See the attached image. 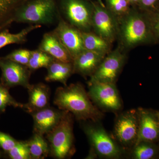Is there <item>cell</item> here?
<instances>
[{
  "mask_svg": "<svg viewBox=\"0 0 159 159\" xmlns=\"http://www.w3.org/2000/svg\"><path fill=\"white\" fill-rule=\"evenodd\" d=\"M159 6V0H140L138 9L145 13H149Z\"/></svg>",
  "mask_w": 159,
  "mask_h": 159,
  "instance_id": "cell-31",
  "label": "cell"
},
{
  "mask_svg": "<svg viewBox=\"0 0 159 159\" xmlns=\"http://www.w3.org/2000/svg\"><path fill=\"white\" fill-rule=\"evenodd\" d=\"M127 1L129 5L131 4H132V5L137 4L139 6V2H140V0H127Z\"/></svg>",
  "mask_w": 159,
  "mask_h": 159,
  "instance_id": "cell-32",
  "label": "cell"
},
{
  "mask_svg": "<svg viewBox=\"0 0 159 159\" xmlns=\"http://www.w3.org/2000/svg\"><path fill=\"white\" fill-rule=\"evenodd\" d=\"M54 60L55 59L48 54L38 48L31 51V56L27 66L31 71L42 68H47Z\"/></svg>",
  "mask_w": 159,
  "mask_h": 159,
  "instance_id": "cell-23",
  "label": "cell"
},
{
  "mask_svg": "<svg viewBox=\"0 0 159 159\" xmlns=\"http://www.w3.org/2000/svg\"><path fill=\"white\" fill-rule=\"evenodd\" d=\"M139 119L138 111L130 110L120 114L114 127V136L124 149L133 148L138 139Z\"/></svg>",
  "mask_w": 159,
  "mask_h": 159,
  "instance_id": "cell-8",
  "label": "cell"
},
{
  "mask_svg": "<svg viewBox=\"0 0 159 159\" xmlns=\"http://www.w3.org/2000/svg\"><path fill=\"white\" fill-rule=\"evenodd\" d=\"M40 25H30L17 33H11L8 29L0 31V49L9 45L25 43L28 35L34 30L41 27Z\"/></svg>",
  "mask_w": 159,
  "mask_h": 159,
  "instance_id": "cell-21",
  "label": "cell"
},
{
  "mask_svg": "<svg viewBox=\"0 0 159 159\" xmlns=\"http://www.w3.org/2000/svg\"><path fill=\"white\" fill-rule=\"evenodd\" d=\"M47 136L52 157L63 159L73 155L75 149L72 114L66 111L60 122Z\"/></svg>",
  "mask_w": 159,
  "mask_h": 159,
  "instance_id": "cell-4",
  "label": "cell"
},
{
  "mask_svg": "<svg viewBox=\"0 0 159 159\" xmlns=\"http://www.w3.org/2000/svg\"><path fill=\"white\" fill-rule=\"evenodd\" d=\"M10 159H31L27 141H17L15 145L7 152Z\"/></svg>",
  "mask_w": 159,
  "mask_h": 159,
  "instance_id": "cell-27",
  "label": "cell"
},
{
  "mask_svg": "<svg viewBox=\"0 0 159 159\" xmlns=\"http://www.w3.org/2000/svg\"><path fill=\"white\" fill-rule=\"evenodd\" d=\"M9 88L0 82V113L5 112L7 107L23 108L24 104L17 102L9 93Z\"/></svg>",
  "mask_w": 159,
  "mask_h": 159,
  "instance_id": "cell-25",
  "label": "cell"
},
{
  "mask_svg": "<svg viewBox=\"0 0 159 159\" xmlns=\"http://www.w3.org/2000/svg\"><path fill=\"white\" fill-rule=\"evenodd\" d=\"M84 49L106 55L112 51V44L93 31L81 32Z\"/></svg>",
  "mask_w": 159,
  "mask_h": 159,
  "instance_id": "cell-19",
  "label": "cell"
},
{
  "mask_svg": "<svg viewBox=\"0 0 159 159\" xmlns=\"http://www.w3.org/2000/svg\"><path fill=\"white\" fill-rule=\"evenodd\" d=\"M93 4L92 31L113 44L117 39L119 20L103 5Z\"/></svg>",
  "mask_w": 159,
  "mask_h": 159,
  "instance_id": "cell-9",
  "label": "cell"
},
{
  "mask_svg": "<svg viewBox=\"0 0 159 159\" xmlns=\"http://www.w3.org/2000/svg\"><path fill=\"white\" fill-rule=\"evenodd\" d=\"M95 155L107 159H118L124 154V150L110 136L100 125L86 124L83 127Z\"/></svg>",
  "mask_w": 159,
  "mask_h": 159,
  "instance_id": "cell-5",
  "label": "cell"
},
{
  "mask_svg": "<svg viewBox=\"0 0 159 159\" xmlns=\"http://www.w3.org/2000/svg\"><path fill=\"white\" fill-rule=\"evenodd\" d=\"M107 9L119 20L127 14L131 9L127 0H107Z\"/></svg>",
  "mask_w": 159,
  "mask_h": 159,
  "instance_id": "cell-26",
  "label": "cell"
},
{
  "mask_svg": "<svg viewBox=\"0 0 159 159\" xmlns=\"http://www.w3.org/2000/svg\"><path fill=\"white\" fill-rule=\"evenodd\" d=\"M61 9L69 24L81 32L92 31L93 3L85 0H62Z\"/></svg>",
  "mask_w": 159,
  "mask_h": 159,
  "instance_id": "cell-6",
  "label": "cell"
},
{
  "mask_svg": "<svg viewBox=\"0 0 159 159\" xmlns=\"http://www.w3.org/2000/svg\"><path fill=\"white\" fill-rule=\"evenodd\" d=\"M157 152V147L152 143L140 142L135 145L132 151V157L134 159H150Z\"/></svg>",
  "mask_w": 159,
  "mask_h": 159,
  "instance_id": "cell-24",
  "label": "cell"
},
{
  "mask_svg": "<svg viewBox=\"0 0 159 159\" xmlns=\"http://www.w3.org/2000/svg\"><path fill=\"white\" fill-rule=\"evenodd\" d=\"M58 11L54 0H28L16 10L14 22L51 25L58 18Z\"/></svg>",
  "mask_w": 159,
  "mask_h": 159,
  "instance_id": "cell-3",
  "label": "cell"
},
{
  "mask_svg": "<svg viewBox=\"0 0 159 159\" xmlns=\"http://www.w3.org/2000/svg\"><path fill=\"white\" fill-rule=\"evenodd\" d=\"M105 55L84 49L73 60L74 74L84 77H91Z\"/></svg>",
  "mask_w": 159,
  "mask_h": 159,
  "instance_id": "cell-15",
  "label": "cell"
},
{
  "mask_svg": "<svg viewBox=\"0 0 159 159\" xmlns=\"http://www.w3.org/2000/svg\"><path fill=\"white\" fill-rule=\"evenodd\" d=\"M38 49L57 60L64 62H73L70 54L52 31L44 34Z\"/></svg>",
  "mask_w": 159,
  "mask_h": 159,
  "instance_id": "cell-16",
  "label": "cell"
},
{
  "mask_svg": "<svg viewBox=\"0 0 159 159\" xmlns=\"http://www.w3.org/2000/svg\"><path fill=\"white\" fill-rule=\"evenodd\" d=\"M91 101L83 86L76 83L57 88L54 103L59 109L70 113L77 120L99 122L103 114Z\"/></svg>",
  "mask_w": 159,
  "mask_h": 159,
  "instance_id": "cell-1",
  "label": "cell"
},
{
  "mask_svg": "<svg viewBox=\"0 0 159 159\" xmlns=\"http://www.w3.org/2000/svg\"><path fill=\"white\" fill-rule=\"evenodd\" d=\"M138 111L139 129L135 145L140 142L153 143L158 141L159 139V121L155 114L142 109H139Z\"/></svg>",
  "mask_w": 159,
  "mask_h": 159,
  "instance_id": "cell-14",
  "label": "cell"
},
{
  "mask_svg": "<svg viewBox=\"0 0 159 159\" xmlns=\"http://www.w3.org/2000/svg\"><path fill=\"white\" fill-rule=\"evenodd\" d=\"M16 141L8 134L0 131V148L8 152L17 143Z\"/></svg>",
  "mask_w": 159,
  "mask_h": 159,
  "instance_id": "cell-30",
  "label": "cell"
},
{
  "mask_svg": "<svg viewBox=\"0 0 159 159\" xmlns=\"http://www.w3.org/2000/svg\"><path fill=\"white\" fill-rule=\"evenodd\" d=\"M155 115L159 121V112H157L156 113H155Z\"/></svg>",
  "mask_w": 159,
  "mask_h": 159,
  "instance_id": "cell-33",
  "label": "cell"
},
{
  "mask_svg": "<svg viewBox=\"0 0 159 159\" xmlns=\"http://www.w3.org/2000/svg\"><path fill=\"white\" fill-rule=\"evenodd\" d=\"M48 73L46 81H57L67 86L68 80L74 74L73 63L64 62L54 60L47 68Z\"/></svg>",
  "mask_w": 159,
  "mask_h": 159,
  "instance_id": "cell-18",
  "label": "cell"
},
{
  "mask_svg": "<svg viewBox=\"0 0 159 159\" xmlns=\"http://www.w3.org/2000/svg\"><path fill=\"white\" fill-rule=\"evenodd\" d=\"M0 69L2 71L1 82L10 89L21 86L28 89L31 71L27 66L18 63L4 57H0Z\"/></svg>",
  "mask_w": 159,
  "mask_h": 159,
  "instance_id": "cell-11",
  "label": "cell"
},
{
  "mask_svg": "<svg viewBox=\"0 0 159 159\" xmlns=\"http://www.w3.org/2000/svg\"><path fill=\"white\" fill-rule=\"evenodd\" d=\"M31 50L19 49L12 51L4 57L23 65L27 66L29 63Z\"/></svg>",
  "mask_w": 159,
  "mask_h": 159,
  "instance_id": "cell-28",
  "label": "cell"
},
{
  "mask_svg": "<svg viewBox=\"0 0 159 159\" xmlns=\"http://www.w3.org/2000/svg\"><path fill=\"white\" fill-rule=\"evenodd\" d=\"M1 157V152H0V157Z\"/></svg>",
  "mask_w": 159,
  "mask_h": 159,
  "instance_id": "cell-34",
  "label": "cell"
},
{
  "mask_svg": "<svg viewBox=\"0 0 159 159\" xmlns=\"http://www.w3.org/2000/svg\"><path fill=\"white\" fill-rule=\"evenodd\" d=\"M29 99L28 103L24 104L23 108L29 113L40 110L49 107L50 89L43 83L29 86L28 89Z\"/></svg>",
  "mask_w": 159,
  "mask_h": 159,
  "instance_id": "cell-17",
  "label": "cell"
},
{
  "mask_svg": "<svg viewBox=\"0 0 159 159\" xmlns=\"http://www.w3.org/2000/svg\"><path fill=\"white\" fill-rule=\"evenodd\" d=\"M88 94L95 105L102 109L117 112L122 108V102L116 84L90 80Z\"/></svg>",
  "mask_w": 159,
  "mask_h": 159,
  "instance_id": "cell-7",
  "label": "cell"
},
{
  "mask_svg": "<svg viewBox=\"0 0 159 159\" xmlns=\"http://www.w3.org/2000/svg\"><path fill=\"white\" fill-rule=\"evenodd\" d=\"M28 0H0V31L14 22L15 14L20 6Z\"/></svg>",
  "mask_w": 159,
  "mask_h": 159,
  "instance_id": "cell-20",
  "label": "cell"
},
{
  "mask_svg": "<svg viewBox=\"0 0 159 159\" xmlns=\"http://www.w3.org/2000/svg\"><path fill=\"white\" fill-rule=\"evenodd\" d=\"M29 145L31 159H43L50 153V146L42 135L34 133L29 141Z\"/></svg>",
  "mask_w": 159,
  "mask_h": 159,
  "instance_id": "cell-22",
  "label": "cell"
},
{
  "mask_svg": "<svg viewBox=\"0 0 159 159\" xmlns=\"http://www.w3.org/2000/svg\"><path fill=\"white\" fill-rule=\"evenodd\" d=\"M58 23L52 31L65 47L73 59L84 50L81 31L58 15Z\"/></svg>",
  "mask_w": 159,
  "mask_h": 159,
  "instance_id": "cell-12",
  "label": "cell"
},
{
  "mask_svg": "<svg viewBox=\"0 0 159 159\" xmlns=\"http://www.w3.org/2000/svg\"><path fill=\"white\" fill-rule=\"evenodd\" d=\"M65 112L48 107L30 114L34 120V133L42 135L48 133L60 122Z\"/></svg>",
  "mask_w": 159,
  "mask_h": 159,
  "instance_id": "cell-13",
  "label": "cell"
},
{
  "mask_svg": "<svg viewBox=\"0 0 159 159\" xmlns=\"http://www.w3.org/2000/svg\"><path fill=\"white\" fill-rule=\"evenodd\" d=\"M147 13L152 33L157 43L159 41V6L153 11Z\"/></svg>",
  "mask_w": 159,
  "mask_h": 159,
  "instance_id": "cell-29",
  "label": "cell"
},
{
  "mask_svg": "<svg viewBox=\"0 0 159 159\" xmlns=\"http://www.w3.org/2000/svg\"><path fill=\"white\" fill-rule=\"evenodd\" d=\"M126 60V52L118 46L106 55L90 80L116 84Z\"/></svg>",
  "mask_w": 159,
  "mask_h": 159,
  "instance_id": "cell-10",
  "label": "cell"
},
{
  "mask_svg": "<svg viewBox=\"0 0 159 159\" xmlns=\"http://www.w3.org/2000/svg\"><path fill=\"white\" fill-rule=\"evenodd\" d=\"M118 47L127 51L142 45L157 43L147 13L133 8L119 20Z\"/></svg>",
  "mask_w": 159,
  "mask_h": 159,
  "instance_id": "cell-2",
  "label": "cell"
}]
</instances>
